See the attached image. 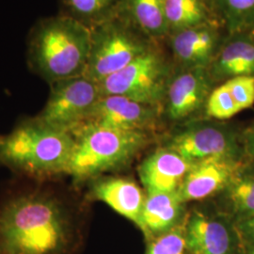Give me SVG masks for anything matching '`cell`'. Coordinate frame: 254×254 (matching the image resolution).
I'll list each match as a JSON object with an SVG mask.
<instances>
[{"label": "cell", "mask_w": 254, "mask_h": 254, "mask_svg": "<svg viewBox=\"0 0 254 254\" xmlns=\"http://www.w3.org/2000/svg\"><path fill=\"white\" fill-rule=\"evenodd\" d=\"M50 182L13 191L0 202V254H69L71 210Z\"/></svg>", "instance_id": "6da1fadb"}, {"label": "cell", "mask_w": 254, "mask_h": 254, "mask_svg": "<svg viewBox=\"0 0 254 254\" xmlns=\"http://www.w3.org/2000/svg\"><path fill=\"white\" fill-rule=\"evenodd\" d=\"M91 30L61 13L38 20L27 37L28 68L47 82L81 76L91 49Z\"/></svg>", "instance_id": "7a4b0ae2"}, {"label": "cell", "mask_w": 254, "mask_h": 254, "mask_svg": "<svg viewBox=\"0 0 254 254\" xmlns=\"http://www.w3.org/2000/svg\"><path fill=\"white\" fill-rule=\"evenodd\" d=\"M74 136L47 127L35 117L24 120L0 145V164L31 181L50 182L68 175Z\"/></svg>", "instance_id": "3957f363"}, {"label": "cell", "mask_w": 254, "mask_h": 254, "mask_svg": "<svg viewBox=\"0 0 254 254\" xmlns=\"http://www.w3.org/2000/svg\"><path fill=\"white\" fill-rule=\"evenodd\" d=\"M74 148L68 175L75 183L95 179L123 167L144 146V131L84 125L73 131Z\"/></svg>", "instance_id": "277c9868"}, {"label": "cell", "mask_w": 254, "mask_h": 254, "mask_svg": "<svg viewBox=\"0 0 254 254\" xmlns=\"http://www.w3.org/2000/svg\"><path fill=\"white\" fill-rule=\"evenodd\" d=\"M91 30V49L83 76L97 84L160 43L120 11Z\"/></svg>", "instance_id": "5b68a950"}, {"label": "cell", "mask_w": 254, "mask_h": 254, "mask_svg": "<svg viewBox=\"0 0 254 254\" xmlns=\"http://www.w3.org/2000/svg\"><path fill=\"white\" fill-rule=\"evenodd\" d=\"M164 42L98 83L101 95H120L162 108L167 86L174 71L172 57L164 47Z\"/></svg>", "instance_id": "8992f818"}, {"label": "cell", "mask_w": 254, "mask_h": 254, "mask_svg": "<svg viewBox=\"0 0 254 254\" xmlns=\"http://www.w3.org/2000/svg\"><path fill=\"white\" fill-rule=\"evenodd\" d=\"M101 97L99 85L83 75L55 82L50 85L44 109L35 118L47 127L72 134Z\"/></svg>", "instance_id": "52a82bcc"}, {"label": "cell", "mask_w": 254, "mask_h": 254, "mask_svg": "<svg viewBox=\"0 0 254 254\" xmlns=\"http://www.w3.org/2000/svg\"><path fill=\"white\" fill-rule=\"evenodd\" d=\"M166 148L195 163L211 157L239 159V147L234 133L224 126L196 122L184 127L170 139Z\"/></svg>", "instance_id": "ba28073f"}, {"label": "cell", "mask_w": 254, "mask_h": 254, "mask_svg": "<svg viewBox=\"0 0 254 254\" xmlns=\"http://www.w3.org/2000/svg\"><path fill=\"white\" fill-rule=\"evenodd\" d=\"M227 32L218 20L170 34L166 40L174 69H208Z\"/></svg>", "instance_id": "9c48e42d"}, {"label": "cell", "mask_w": 254, "mask_h": 254, "mask_svg": "<svg viewBox=\"0 0 254 254\" xmlns=\"http://www.w3.org/2000/svg\"><path fill=\"white\" fill-rule=\"evenodd\" d=\"M216 83L208 69H174L168 83L162 108L172 121H184L205 109Z\"/></svg>", "instance_id": "30bf717a"}, {"label": "cell", "mask_w": 254, "mask_h": 254, "mask_svg": "<svg viewBox=\"0 0 254 254\" xmlns=\"http://www.w3.org/2000/svg\"><path fill=\"white\" fill-rule=\"evenodd\" d=\"M161 109L160 107L146 105L120 95L102 96L81 126L144 131L156 122Z\"/></svg>", "instance_id": "8fae6325"}, {"label": "cell", "mask_w": 254, "mask_h": 254, "mask_svg": "<svg viewBox=\"0 0 254 254\" xmlns=\"http://www.w3.org/2000/svg\"><path fill=\"white\" fill-rule=\"evenodd\" d=\"M239 159L211 157L195 162L179 189L185 202L206 199L221 190L240 172Z\"/></svg>", "instance_id": "7c38bea8"}, {"label": "cell", "mask_w": 254, "mask_h": 254, "mask_svg": "<svg viewBox=\"0 0 254 254\" xmlns=\"http://www.w3.org/2000/svg\"><path fill=\"white\" fill-rule=\"evenodd\" d=\"M187 250L193 254H235L236 233L227 220L194 212L184 231Z\"/></svg>", "instance_id": "4fadbf2b"}, {"label": "cell", "mask_w": 254, "mask_h": 254, "mask_svg": "<svg viewBox=\"0 0 254 254\" xmlns=\"http://www.w3.org/2000/svg\"><path fill=\"white\" fill-rule=\"evenodd\" d=\"M194 163L171 149L162 148L140 164L138 174L147 194L179 190Z\"/></svg>", "instance_id": "5bb4252c"}, {"label": "cell", "mask_w": 254, "mask_h": 254, "mask_svg": "<svg viewBox=\"0 0 254 254\" xmlns=\"http://www.w3.org/2000/svg\"><path fill=\"white\" fill-rule=\"evenodd\" d=\"M90 197L105 202L140 227L147 196L135 182L119 177H97L91 186Z\"/></svg>", "instance_id": "9a60e30c"}, {"label": "cell", "mask_w": 254, "mask_h": 254, "mask_svg": "<svg viewBox=\"0 0 254 254\" xmlns=\"http://www.w3.org/2000/svg\"><path fill=\"white\" fill-rule=\"evenodd\" d=\"M215 83L254 76V40L247 31L227 34L208 68Z\"/></svg>", "instance_id": "2e32d148"}, {"label": "cell", "mask_w": 254, "mask_h": 254, "mask_svg": "<svg viewBox=\"0 0 254 254\" xmlns=\"http://www.w3.org/2000/svg\"><path fill=\"white\" fill-rule=\"evenodd\" d=\"M186 202L179 190L147 194L140 229L146 235H164L174 229Z\"/></svg>", "instance_id": "e0dca14e"}, {"label": "cell", "mask_w": 254, "mask_h": 254, "mask_svg": "<svg viewBox=\"0 0 254 254\" xmlns=\"http://www.w3.org/2000/svg\"><path fill=\"white\" fill-rule=\"evenodd\" d=\"M119 11L154 41H166L170 34L163 0H123Z\"/></svg>", "instance_id": "ac0fdd59"}, {"label": "cell", "mask_w": 254, "mask_h": 254, "mask_svg": "<svg viewBox=\"0 0 254 254\" xmlns=\"http://www.w3.org/2000/svg\"><path fill=\"white\" fill-rule=\"evenodd\" d=\"M163 6L170 34L217 20L205 0H163Z\"/></svg>", "instance_id": "d6986e66"}, {"label": "cell", "mask_w": 254, "mask_h": 254, "mask_svg": "<svg viewBox=\"0 0 254 254\" xmlns=\"http://www.w3.org/2000/svg\"><path fill=\"white\" fill-rule=\"evenodd\" d=\"M60 13L92 29L118 13L123 0H59Z\"/></svg>", "instance_id": "ffe728a7"}, {"label": "cell", "mask_w": 254, "mask_h": 254, "mask_svg": "<svg viewBox=\"0 0 254 254\" xmlns=\"http://www.w3.org/2000/svg\"><path fill=\"white\" fill-rule=\"evenodd\" d=\"M209 8L227 34L247 31L254 24V0H209Z\"/></svg>", "instance_id": "44dd1931"}, {"label": "cell", "mask_w": 254, "mask_h": 254, "mask_svg": "<svg viewBox=\"0 0 254 254\" xmlns=\"http://www.w3.org/2000/svg\"><path fill=\"white\" fill-rule=\"evenodd\" d=\"M225 190L230 207L239 219L254 216V173L240 171Z\"/></svg>", "instance_id": "7402d4cb"}, {"label": "cell", "mask_w": 254, "mask_h": 254, "mask_svg": "<svg viewBox=\"0 0 254 254\" xmlns=\"http://www.w3.org/2000/svg\"><path fill=\"white\" fill-rule=\"evenodd\" d=\"M204 111L208 117L216 120H228L241 112L224 82L210 93Z\"/></svg>", "instance_id": "603a6c76"}, {"label": "cell", "mask_w": 254, "mask_h": 254, "mask_svg": "<svg viewBox=\"0 0 254 254\" xmlns=\"http://www.w3.org/2000/svg\"><path fill=\"white\" fill-rule=\"evenodd\" d=\"M187 251L184 231L173 229L153 241L146 254H186Z\"/></svg>", "instance_id": "cb8c5ba5"}, {"label": "cell", "mask_w": 254, "mask_h": 254, "mask_svg": "<svg viewBox=\"0 0 254 254\" xmlns=\"http://www.w3.org/2000/svg\"><path fill=\"white\" fill-rule=\"evenodd\" d=\"M224 83L240 111L254 107V76H238Z\"/></svg>", "instance_id": "d4e9b609"}, {"label": "cell", "mask_w": 254, "mask_h": 254, "mask_svg": "<svg viewBox=\"0 0 254 254\" xmlns=\"http://www.w3.org/2000/svg\"><path fill=\"white\" fill-rule=\"evenodd\" d=\"M238 229L246 239L254 245V216L239 219Z\"/></svg>", "instance_id": "484cf974"}, {"label": "cell", "mask_w": 254, "mask_h": 254, "mask_svg": "<svg viewBox=\"0 0 254 254\" xmlns=\"http://www.w3.org/2000/svg\"><path fill=\"white\" fill-rule=\"evenodd\" d=\"M246 152L254 162V124L248 128L244 136Z\"/></svg>", "instance_id": "4316f807"}, {"label": "cell", "mask_w": 254, "mask_h": 254, "mask_svg": "<svg viewBox=\"0 0 254 254\" xmlns=\"http://www.w3.org/2000/svg\"><path fill=\"white\" fill-rule=\"evenodd\" d=\"M247 32H248V34L254 40V24L247 30Z\"/></svg>", "instance_id": "83f0119b"}, {"label": "cell", "mask_w": 254, "mask_h": 254, "mask_svg": "<svg viewBox=\"0 0 254 254\" xmlns=\"http://www.w3.org/2000/svg\"><path fill=\"white\" fill-rule=\"evenodd\" d=\"M249 254H254V245H253V248L251 249V252H250Z\"/></svg>", "instance_id": "f1b7e54d"}, {"label": "cell", "mask_w": 254, "mask_h": 254, "mask_svg": "<svg viewBox=\"0 0 254 254\" xmlns=\"http://www.w3.org/2000/svg\"><path fill=\"white\" fill-rule=\"evenodd\" d=\"M3 138H4V136H0V145H1V143H2V141H3Z\"/></svg>", "instance_id": "f546056e"}, {"label": "cell", "mask_w": 254, "mask_h": 254, "mask_svg": "<svg viewBox=\"0 0 254 254\" xmlns=\"http://www.w3.org/2000/svg\"><path fill=\"white\" fill-rule=\"evenodd\" d=\"M205 1H206V3H207V4H208V6H209V0H205Z\"/></svg>", "instance_id": "4dcf8cb0"}]
</instances>
